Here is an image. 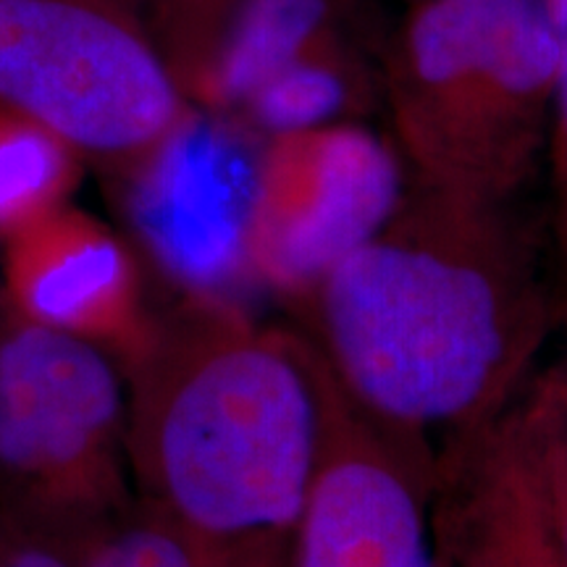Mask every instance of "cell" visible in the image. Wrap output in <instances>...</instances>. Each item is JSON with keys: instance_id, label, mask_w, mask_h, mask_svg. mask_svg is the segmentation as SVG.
<instances>
[{"instance_id": "7c38bea8", "label": "cell", "mask_w": 567, "mask_h": 567, "mask_svg": "<svg viewBox=\"0 0 567 567\" xmlns=\"http://www.w3.org/2000/svg\"><path fill=\"white\" fill-rule=\"evenodd\" d=\"M82 166L59 134L0 105V243L69 205Z\"/></svg>"}, {"instance_id": "ac0fdd59", "label": "cell", "mask_w": 567, "mask_h": 567, "mask_svg": "<svg viewBox=\"0 0 567 567\" xmlns=\"http://www.w3.org/2000/svg\"><path fill=\"white\" fill-rule=\"evenodd\" d=\"M205 565H208V567H237V565H234V557L231 555L208 557V559H205Z\"/></svg>"}, {"instance_id": "52a82bcc", "label": "cell", "mask_w": 567, "mask_h": 567, "mask_svg": "<svg viewBox=\"0 0 567 567\" xmlns=\"http://www.w3.org/2000/svg\"><path fill=\"white\" fill-rule=\"evenodd\" d=\"M321 431L295 567H436L429 528L434 467L347 394L310 347Z\"/></svg>"}, {"instance_id": "8992f818", "label": "cell", "mask_w": 567, "mask_h": 567, "mask_svg": "<svg viewBox=\"0 0 567 567\" xmlns=\"http://www.w3.org/2000/svg\"><path fill=\"white\" fill-rule=\"evenodd\" d=\"M408 187L396 147L350 122L268 137L239 229V264L284 295H310L389 221Z\"/></svg>"}, {"instance_id": "7a4b0ae2", "label": "cell", "mask_w": 567, "mask_h": 567, "mask_svg": "<svg viewBox=\"0 0 567 567\" xmlns=\"http://www.w3.org/2000/svg\"><path fill=\"white\" fill-rule=\"evenodd\" d=\"M122 365L142 505L205 557L295 534L321 431L310 344L193 292Z\"/></svg>"}, {"instance_id": "277c9868", "label": "cell", "mask_w": 567, "mask_h": 567, "mask_svg": "<svg viewBox=\"0 0 567 567\" xmlns=\"http://www.w3.org/2000/svg\"><path fill=\"white\" fill-rule=\"evenodd\" d=\"M126 375L90 339L0 308V509L76 544L132 505Z\"/></svg>"}, {"instance_id": "6da1fadb", "label": "cell", "mask_w": 567, "mask_h": 567, "mask_svg": "<svg viewBox=\"0 0 567 567\" xmlns=\"http://www.w3.org/2000/svg\"><path fill=\"white\" fill-rule=\"evenodd\" d=\"M310 297L347 394L402 442L446 436V455L507 413L551 326L507 205L413 179Z\"/></svg>"}, {"instance_id": "8fae6325", "label": "cell", "mask_w": 567, "mask_h": 567, "mask_svg": "<svg viewBox=\"0 0 567 567\" xmlns=\"http://www.w3.org/2000/svg\"><path fill=\"white\" fill-rule=\"evenodd\" d=\"M342 42L331 27L260 84L237 113L268 137L342 122L339 116L350 109L360 80Z\"/></svg>"}, {"instance_id": "9c48e42d", "label": "cell", "mask_w": 567, "mask_h": 567, "mask_svg": "<svg viewBox=\"0 0 567 567\" xmlns=\"http://www.w3.org/2000/svg\"><path fill=\"white\" fill-rule=\"evenodd\" d=\"M434 492L463 567H567L513 405L439 463Z\"/></svg>"}, {"instance_id": "2e32d148", "label": "cell", "mask_w": 567, "mask_h": 567, "mask_svg": "<svg viewBox=\"0 0 567 567\" xmlns=\"http://www.w3.org/2000/svg\"><path fill=\"white\" fill-rule=\"evenodd\" d=\"M547 6L557 45V82L547 155L551 166V189H555V243L567 284V0H547Z\"/></svg>"}, {"instance_id": "3957f363", "label": "cell", "mask_w": 567, "mask_h": 567, "mask_svg": "<svg viewBox=\"0 0 567 567\" xmlns=\"http://www.w3.org/2000/svg\"><path fill=\"white\" fill-rule=\"evenodd\" d=\"M555 82L547 0H415L384 59L408 179L509 205L547 155Z\"/></svg>"}, {"instance_id": "4fadbf2b", "label": "cell", "mask_w": 567, "mask_h": 567, "mask_svg": "<svg viewBox=\"0 0 567 567\" xmlns=\"http://www.w3.org/2000/svg\"><path fill=\"white\" fill-rule=\"evenodd\" d=\"M513 410L567 557V365L536 379Z\"/></svg>"}, {"instance_id": "5b68a950", "label": "cell", "mask_w": 567, "mask_h": 567, "mask_svg": "<svg viewBox=\"0 0 567 567\" xmlns=\"http://www.w3.org/2000/svg\"><path fill=\"white\" fill-rule=\"evenodd\" d=\"M0 105L130 174L195 116L134 0H0Z\"/></svg>"}, {"instance_id": "e0dca14e", "label": "cell", "mask_w": 567, "mask_h": 567, "mask_svg": "<svg viewBox=\"0 0 567 567\" xmlns=\"http://www.w3.org/2000/svg\"><path fill=\"white\" fill-rule=\"evenodd\" d=\"M0 567H80L76 544L51 536L0 509Z\"/></svg>"}, {"instance_id": "ba28073f", "label": "cell", "mask_w": 567, "mask_h": 567, "mask_svg": "<svg viewBox=\"0 0 567 567\" xmlns=\"http://www.w3.org/2000/svg\"><path fill=\"white\" fill-rule=\"evenodd\" d=\"M0 245L6 308L90 339L118 363L137 350L153 313L130 247L111 226L69 203Z\"/></svg>"}, {"instance_id": "9a60e30c", "label": "cell", "mask_w": 567, "mask_h": 567, "mask_svg": "<svg viewBox=\"0 0 567 567\" xmlns=\"http://www.w3.org/2000/svg\"><path fill=\"white\" fill-rule=\"evenodd\" d=\"M172 63L187 101L243 0H134ZM193 103V101H189Z\"/></svg>"}, {"instance_id": "5bb4252c", "label": "cell", "mask_w": 567, "mask_h": 567, "mask_svg": "<svg viewBox=\"0 0 567 567\" xmlns=\"http://www.w3.org/2000/svg\"><path fill=\"white\" fill-rule=\"evenodd\" d=\"M116 513L76 542L80 567H208L203 549L142 505Z\"/></svg>"}, {"instance_id": "30bf717a", "label": "cell", "mask_w": 567, "mask_h": 567, "mask_svg": "<svg viewBox=\"0 0 567 567\" xmlns=\"http://www.w3.org/2000/svg\"><path fill=\"white\" fill-rule=\"evenodd\" d=\"M334 27V0H243L189 101L237 113L247 97Z\"/></svg>"}, {"instance_id": "d6986e66", "label": "cell", "mask_w": 567, "mask_h": 567, "mask_svg": "<svg viewBox=\"0 0 567 567\" xmlns=\"http://www.w3.org/2000/svg\"><path fill=\"white\" fill-rule=\"evenodd\" d=\"M0 297H3V295H0Z\"/></svg>"}]
</instances>
